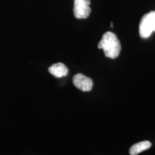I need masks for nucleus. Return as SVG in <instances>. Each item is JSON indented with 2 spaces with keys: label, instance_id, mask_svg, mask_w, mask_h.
Listing matches in <instances>:
<instances>
[{
  "label": "nucleus",
  "instance_id": "obj_4",
  "mask_svg": "<svg viewBox=\"0 0 155 155\" xmlns=\"http://www.w3.org/2000/svg\"><path fill=\"white\" fill-rule=\"evenodd\" d=\"M72 81L77 88L83 91H90L93 86L91 79L82 74L75 75L73 78Z\"/></svg>",
  "mask_w": 155,
  "mask_h": 155
},
{
  "label": "nucleus",
  "instance_id": "obj_3",
  "mask_svg": "<svg viewBox=\"0 0 155 155\" xmlns=\"http://www.w3.org/2000/svg\"><path fill=\"white\" fill-rule=\"evenodd\" d=\"M90 0H74V14L78 19L86 18L91 13Z\"/></svg>",
  "mask_w": 155,
  "mask_h": 155
},
{
  "label": "nucleus",
  "instance_id": "obj_2",
  "mask_svg": "<svg viewBox=\"0 0 155 155\" xmlns=\"http://www.w3.org/2000/svg\"><path fill=\"white\" fill-rule=\"evenodd\" d=\"M155 31V11L150 12L141 18L139 25V32L141 37L146 39Z\"/></svg>",
  "mask_w": 155,
  "mask_h": 155
},
{
  "label": "nucleus",
  "instance_id": "obj_6",
  "mask_svg": "<svg viewBox=\"0 0 155 155\" xmlns=\"http://www.w3.org/2000/svg\"><path fill=\"white\" fill-rule=\"evenodd\" d=\"M152 144L149 141H141L133 145L130 150L129 153L130 155H137L144 150H148L151 147Z\"/></svg>",
  "mask_w": 155,
  "mask_h": 155
},
{
  "label": "nucleus",
  "instance_id": "obj_5",
  "mask_svg": "<svg viewBox=\"0 0 155 155\" xmlns=\"http://www.w3.org/2000/svg\"><path fill=\"white\" fill-rule=\"evenodd\" d=\"M48 71L55 77L60 78L67 75L68 70L64 64L58 63L50 66L48 68Z\"/></svg>",
  "mask_w": 155,
  "mask_h": 155
},
{
  "label": "nucleus",
  "instance_id": "obj_1",
  "mask_svg": "<svg viewBox=\"0 0 155 155\" xmlns=\"http://www.w3.org/2000/svg\"><path fill=\"white\" fill-rule=\"evenodd\" d=\"M98 47L104 51L105 55L111 59L118 57L121 50V43L116 35L111 32L104 33L100 40Z\"/></svg>",
  "mask_w": 155,
  "mask_h": 155
}]
</instances>
